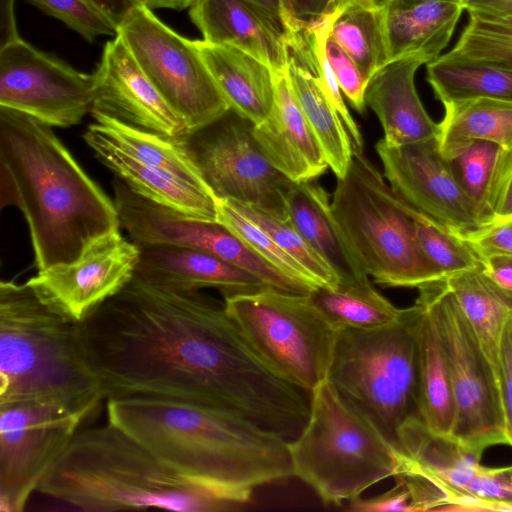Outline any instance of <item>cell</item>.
<instances>
[{
	"label": "cell",
	"mask_w": 512,
	"mask_h": 512,
	"mask_svg": "<svg viewBox=\"0 0 512 512\" xmlns=\"http://www.w3.org/2000/svg\"><path fill=\"white\" fill-rule=\"evenodd\" d=\"M105 399L157 396L195 402L288 441L305 427L310 393L278 375L220 305L134 276L78 323Z\"/></svg>",
	"instance_id": "cell-1"
},
{
	"label": "cell",
	"mask_w": 512,
	"mask_h": 512,
	"mask_svg": "<svg viewBox=\"0 0 512 512\" xmlns=\"http://www.w3.org/2000/svg\"><path fill=\"white\" fill-rule=\"evenodd\" d=\"M106 409L110 424L215 496L245 506L256 487L293 476L288 440L223 410L141 395L109 398Z\"/></svg>",
	"instance_id": "cell-2"
},
{
	"label": "cell",
	"mask_w": 512,
	"mask_h": 512,
	"mask_svg": "<svg viewBox=\"0 0 512 512\" xmlns=\"http://www.w3.org/2000/svg\"><path fill=\"white\" fill-rule=\"evenodd\" d=\"M0 204L23 214L38 270L75 260L120 229L111 199L52 127L0 107Z\"/></svg>",
	"instance_id": "cell-3"
},
{
	"label": "cell",
	"mask_w": 512,
	"mask_h": 512,
	"mask_svg": "<svg viewBox=\"0 0 512 512\" xmlns=\"http://www.w3.org/2000/svg\"><path fill=\"white\" fill-rule=\"evenodd\" d=\"M37 491L83 511L224 512L244 507L188 484L109 422L80 429Z\"/></svg>",
	"instance_id": "cell-4"
},
{
	"label": "cell",
	"mask_w": 512,
	"mask_h": 512,
	"mask_svg": "<svg viewBox=\"0 0 512 512\" xmlns=\"http://www.w3.org/2000/svg\"><path fill=\"white\" fill-rule=\"evenodd\" d=\"M105 399L78 323L26 282L0 283V404L46 403L90 419Z\"/></svg>",
	"instance_id": "cell-5"
},
{
	"label": "cell",
	"mask_w": 512,
	"mask_h": 512,
	"mask_svg": "<svg viewBox=\"0 0 512 512\" xmlns=\"http://www.w3.org/2000/svg\"><path fill=\"white\" fill-rule=\"evenodd\" d=\"M293 476L341 505L395 477L399 451L325 379L310 392L308 421L288 441Z\"/></svg>",
	"instance_id": "cell-6"
},
{
	"label": "cell",
	"mask_w": 512,
	"mask_h": 512,
	"mask_svg": "<svg viewBox=\"0 0 512 512\" xmlns=\"http://www.w3.org/2000/svg\"><path fill=\"white\" fill-rule=\"evenodd\" d=\"M417 313L414 303L386 326L338 330L327 374L336 391L397 450L401 426L411 419H421Z\"/></svg>",
	"instance_id": "cell-7"
},
{
	"label": "cell",
	"mask_w": 512,
	"mask_h": 512,
	"mask_svg": "<svg viewBox=\"0 0 512 512\" xmlns=\"http://www.w3.org/2000/svg\"><path fill=\"white\" fill-rule=\"evenodd\" d=\"M331 208L363 270L385 287L419 288L444 280L426 260L410 206L363 155L337 179Z\"/></svg>",
	"instance_id": "cell-8"
},
{
	"label": "cell",
	"mask_w": 512,
	"mask_h": 512,
	"mask_svg": "<svg viewBox=\"0 0 512 512\" xmlns=\"http://www.w3.org/2000/svg\"><path fill=\"white\" fill-rule=\"evenodd\" d=\"M229 316L283 379L311 392L327 379L338 334L310 294L266 286L224 298Z\"/></svg>",
	"instance_id": "cell-9"
},
{
	"label": "cell",
	"mask_w": 512,
	"mask_h": 512,
	"mask_svg": "<svg viewBox=\"0 0 512 512\" xmlns=\"http://www.w3.org/2000/svg\"><path fill=\"white\" fill-rule=\"evenodd\" d=\"M418 290L447 356L455 406L451 436L480 456L491 446L509 445L499 377L445 280Z\"/></svg>",
	"instance_id": "cell-10"
},
{
	"label": "cell",
	"mask_w": 512,
	"mask_h": 512,
	"mask_svg": "<svg viewBox=\"0 0 512 512\" xmlns=\"http://www.w3.org/2000/svg\"><path fill=\"white\" fill-rule=\"evenodd\" d=\"M117 35L154 87L183 118L189 133L230 108L196 40L172 30L151 8L135 6L118 27Z\"/></svg>",
	"instance_id": "cell-11"
},
{
	"label": "cell",
	"mask_w": 512,
	"mask_h": 512,
	"mask_svg": "<svg viewBox=\"0 0 512 512\" xmlns=\"http://www.w3.org/2000/svg\"><path fill=\"white\" fill-rule=\"evenodd\" d=\"M181 139L216 199L251 204L287 218L286 199L294 182L264 155L249 119L229 108Z\"/></svg>",
	"instance_id": "cell-12"
},
{
	"label": "cell",
	"mask_w": 512,
	"mask_h": 512,
	"mask_svg": "<svg viewBox=\"0 0 512 512\" xmlns=\"http://www.w3.org/2000/svg\"><path fill=\"white\" fill-rule=\"evenodd\" d=\"M84 422L52 404H0L1 512L23 511Z\"/></svg>",
	"instance_id": "cell-13"
},
{
	"label": "cell",
	"mask_w": 512,
	"mask_h": 512,
	"mask_svg": "<svg viewBox=\"0 0 512 512\" xmlns=\"http://www.w3.org/2000/svg\"><path fill=\"white\" fill-rule=\"evenodd\" d=\"M94 75L80 72L21 38L0 47V107L58 128L91 111Z\"/></svg>",
	"instance_id": "cell-14"
},
{
	"label": "cell",
	"mask_w": 512,
	"mask_h": 512,
	"mask_svg": "<svg viewBox=\"0 0 512 512\" xmlns=\"http://www.w3.org/2000/svg\"><path fill=\"white\" fill-rule=\"evenodd\" d=\"M384 177L412 208L464 238L483 227L481 211L457 180L437 138L399 146L376 144Z\"/></svg>",
	"instance_id": "cell-15"
},
{
	"label": "cell",
	"mask_w": 512,
	"mask_h": 512,
	"mask_svg": "<svg viewBox=\"0 0 512 512\" xmlns=\"http://www.w3.org/2000/svg\"><path fill=\"white\" fill-rule=\"evenodd\" d=\"M140 249L119 229L93 240L73 261L50 266L27 283L52 310L81 323L134 277Z\"/></svg>",
	"instance_id": "cell-16"
},
{
	"label": "cell",
	"mask_w": 512,
	"mask_h": 512,
	"mask_svg": "<svg viewBox=\"0 0 512 512\" xmlns=\"http://www.w3.org/2000/svg\"><path fill=\"white\" fill-rule=\"evenodd\" d=\"M93 75L90 112L172 138L189 133L183 118L154 87L118 35L105 44Z\"/></svg>",
	"instance_id": "cell-17"
},
{
	"label": "cell",
	"mask_w": 512,
	"mask_h": 512,
	"mask_svg": "<svg viewBox=\"0 0 512 512\" xmlns=\"http://www.w3.org/2000/svg\"><path fill=\"white\" fill-rule=\"evenodd\" d=\"M254 135L267 159L293 182L315 180L329 168L287 70L274 73L273 106L254 124Z\"/></svg>",
	"instance_id": "cell-18"
},
{
	"label": "cell",
	"mask_w": 512,
	"mask_h": 512,
	"mask_svg": "<svg viewBox=\"0 0 512 512\" xmlns=\"http://www.w3.org/2000/svg\"><path fill=\"white\" fill-rule=\"evenodd\" d=\"M398 450L397 475L414 476L432 484L445 498L444 510H461L467 487L482 467V456L451 435L434 433L419 418L399 429Z\"/></svg>",
	"instance_id": "cell-19"
},
{
	"label": "cell",
	"mask_w": 512,
	"mask_h": 512,
	"mask_svg": "<svg viewBox=\"0 0 512 512\" xmlns=\"http://www.w3.org/2000/svg\"><path fill=\"white\" fill-rule=\"evenodd\" d=\"M138 246L134 276L154 285L179 291L214 288L224 298L266 287L254 275L206 251L162 244Z\"/></svg>",
	"instance_id": "cell-20"
},
{
	"label": "cell",
	"mask_w": 512,
	"mask_h": 512,
	"mask_svg": "<svg viewBox=\"0 0 512 512\" xmlns=\"http://www.w3.org/2000/svg\"><path fill=\"white\" fill-rule=\"evenodd\" d=\"M189 15L203 40L235 47L278 73L287 70L290 48L284 33L246 0H195Z\"/></svg>",
	"instance_id": "cell-21"
},
{
	"label": "cell",
	"mask_w": 512,
	"mask_h": 512,
	"mask_svg": "<svg viewBox=\"0 0 512 512\" xmlns=\"http://www.w3.org/2000/svg\"><path fill=\"white\" fill-rule=\"evenodd\" d=\"M418 57L388 62L368 81L365 103L378 117L383 141L391 146L405 145L438 134V124L425 110L415 88L417 69L424 64Z\"/></svg>",
	"instance_id": "cell-22"
},
{
	"label": "cell",
	"mask_w": 512,
	"mask_h": 512,
	"mask_svg": "<svg viewBox=\"0 0 512 512\" xmlns=\"http://www.w3.org/2000/svg\"><path fill=\"white\" fill-rule=\"evenodd\" d=\"M458 0H390L383 10L388 60L430 63L448 45L463 11Z\"/></svg>",
	"instance_id": "cell-23"
},
{
	"label": "cell",
	"mask_w": 512,
	"mask_h": 512,
	"mask_svg": "<svg viewBox=\"0 0 512 512\" xmlns=\"http://www.w3.org/2000/svg\"><path fill=\"white\" fill-rule=\"evenodd\" d=\"M83 139L103 165L143 197L189 216L217 220L216 198L209 191L136 160L89 126Z\"/></svg>",
	"instance_id": "cell-24"
},
{
	"label": "cell",
	"mask_w": 512,
	"mask_h": 512,
	"mask_svg": "<svg viewBox=\"0 0 512 512\" xmlns=\"http://www.w3.org/2000/svg\"><path fill=\"white\" fill-rule=\"evenodd\" d=\"M286 212L287 219L336 272L339 282L369 280L333 214L329 194L316 179L294 182Z\"/></svg>",
	"instance_id": "cell-25"
},
{
	"label": "cell",
	"mask_w": 512,
	"mask_h": 512,
	"mask_svg": "<svg viewBox=\"0 0 512 512\" xmlns=\"http://www.w3.org/2000/svg\"><path fill=\"white\" fill-rule=\"evenodd\" d=\"M215 83L230 108L254 124L262 122L274 102V74L253 56L229 45L196 40Z\"/></svg>",
	"instance_id": "cell-26"
},
{
	"label": "cell",
	"mask_w": 512,
	"mask_h": 512,
	"mask_svg": "<svg viewBox=\"0 0 512 512\" xmlns=\"http://www.w3.org/2000/svg\"><path fill=\"white\" fill-rule=\"evenodd\" d=\"M415 303L421 419L434 433L451 435L455 406L446 352L431 310L418 298Z\"/></svg>",
	"instance_id": "cell-27"
},
{
	"label": "cell",
	"mask_w": 512,
	"mask_h": 512,
	"mask_svg": "<svg viewBox=\"0 0 512 512\" xmlns=\"http://www.w3.org/2000/svg\"><path fill=\"white\" fill-rule=\"evenodd\" d=\"M500 380L501 341L512 316V292L497 285L482 264L445 279Z\"/></svg>",
	"instance_id": "cell-28"
},
{
	"label": "cell",
	"mask_w": 512,
	"mask_h": 512,
	"mask_svg": "<svg viewBox=\"0 0 512 512\" xmlns=\"http://www.w3.org/2000/svg\"><path fill=\"white\" fill-rule=\"evenodd\" d=\"M91 113L96 122L89 127L108 143L148 166L210 192L181 138L147 131L103 113Z\"/></svg>",
	"instance_id": "cell-29"
},
{
	"label": "cell",
	"mask_w": 512,
	"mask_h": 512,
	"mask_svg": "<svg viewBox=\"0 0 512 512\" xmlns=\"http://www.w3.org/2000/svg\"><path fill=\"white\" fill-rule=\"evenodd\" d=\"M444 109L436 138L446 159L473 141H491L501 148L512 142L510 102L476 98L445 104Z\"/></svg>",
	"instance_id": "cell-30"
},
{
	"label": "cell",
	"mask_w": 512,
	"mask_h": 512,
	"mask_svg": "<svg viewBox=\"0 0 512 512\" xmlns=\"http://www.w3.org/2000/svg\"><path fill=\"white\" fill-rule=\"evenodd\" d=\"M287 72L294 93L329 167L337 179L343 178L354 152L345 126L327 99L317 76L292 54Z\"/></svg>",
	"instance_id": "cell-31"
},
{
	"label": "cell",
	"mask_w": 512,
	"mask_h": 512,
	"mask_svg": "<svg viewBox=\"0 0 512 512\" xmlns=\"http://www.w3.org/2000/svg\"><path fill=\"white\" fill-rule=\"evenodd\" d=\"M427 81L443 105L476 98L512 103V70L440 55L427 64Z\"/></svg>",
	"instance_id": "cell-32"
},
{
	"label": "cell",
	"mask_w": 512,
	"mask_h": 512,
	"mask_svg": "<svg viewBox=\"0 0 512 512\" xmlns=\"http://www.w3.org/2000/svg\"><path fill=\"white\" fill-rule=\"evenodd\" d=\"M310 296L338 330L380 328L397 320L403 310L384 297L370 279L339 282L334 288L318 287Z\"/></svg>",
	"instance_id": "cell-33"
},
{
	"label": "cell",
	"mask_w": 512,
	"mask_h": 512,
	"mask_svg": "<svg viewBox=\"0 0 512 512\" xmlns=\"http://www.w3.org/2000/svg\"><path fill=\"white\" fill-rule=\"evenodd\" d=\"M329 38L341 47L370 79L388 60L383 11L343 9Z\"/></svg>",
	"instance_id": "cell-34"
},
{
	"label": "cell",
	"mask_w": 512,
	"mask_h": 512,
	"mask_svg": "<svg viewBox=\"0 0 512 512\" xmlns=\"http://www.w3.org/2000/svg\"><path fill=\"white\" fill-rule=\"evenodd\" d=\"M342 10L338 6L332 13L309 23L303 32L304 46L291 54L317 76L327 99L338 113L348 132L354 152L363 153L362 134L344 102L342 91L326 52V42L331 26Z\"/></svg>",
	"instance_id": "cell-35"
},
{
	"label": "cell",
	"mask_w": 512,
	"mask_h": 512,
	"mask_svg": "<svg viewBox=\"0 0 512 512\" xmlns=\"http://www.w3.org/2000/svg\"><path fill=\"white\" fill-rule=\"evenodd\" d=\"M228 201L236 210L258 225L276 244L301 264L320 287L334 288L339 284L340 280L336 272L307 243L287 218L275 216L251 204L234 200Z\"/></svg>",
	"instance_id": "cell-36"
},
{
	"label": "cell",
	"mask_w": 512,
	"mask_h": 512,
	"mask_svg": "<svg viewBox=\"0 0 512 512\" xmlns=\"http://www.w3.org/2000/svg\"><path fill=\"white\" fill-rule=\"evenodd\" d=\"M410 212L419 248L444 280L482 264L479 255L463 238L446 230L411 206Z\"/></svg>",
	"instance_id": "cell-37"
},
{
	"label": "cell",
	"mask_w": 512,
	"mask_h": 512,
	"mask_svg": "<svg viewBox=\"0 0 512 512\" xmlns=\"http://www.w3.org/2000/svg\"><path fill=\"white\" fill-rule=\"evenodd\" d=\"M216 202L217 221L239 236L257 254L291 278L314 289L320 287L301 264L276 244L258 225L236 210L228 200L216 199Z\"/></svg>",
	"instance_id": "cell-38"
},
{
	"label": "cell",
	"mask_w": 512,
	"mask_h": 512,
	"mask_svg": "<svg viewBox=\"0 0 512 512\" xmlns=\"http://www.w3.org/2000/svg\"><path fill=\"white\" fill-rule=\"evenodd\" d=\"M442 56L512 70V31L490 26L469 16L458 42Z\"/></svg>",
	"instance_id": "cell-39"
},
{
	"label": "cell",
	"mask_w": 512,
	"mask_h": 512,
	"mask_svg": "<svg viewBox=\"0 0 512 512\" xmlns=\"http://www.w3.org/2000/svg\"><path fill=\"white\" fill-rule=\"evenodd\" d=\"M500 149L494 142L477 140L448 158L460 185L480 209L482 220L487 189Z\"/></svg>",
	"instance_id": "cell-40"
},
{
	"label": "cell",
	"mask_w": 512,
	"mask_h": 512,
	"mask_svg": "<svg viewBox=\"0 0 512 512\" xmlns=\"http://www.w3.org/2000/svg\"><path fill=\"white\" fill-rule=\"evenodd\" d=\"M92 42L99 36H116V27L84 0H26Z\"/></svg>",
	"instance_id": "cell-41"
},
{
	"label": "cell",
	"mask_w": 512,
	"mask_h": 512,
	"mask_svg": "<svg viewBox=\"0 0 512 512\" xmlns=\"http://www.w3.org/2000/svg\"><path fill=\"white\" fill-rule=\"evenodd\" d=\"M461 510L512 511V487L504 467H482L470 481Z\"/></svg>",
	"instance_id": "cell-42"
},
{
	"label": "cell",
	"mask_w": 512,
	"mask_h": 512,
	"mask_svg": "<svg viewBox=\"0 0 512 512\" xmlns=\"http://www.w3.org/2000/svg\"><path fill=\"white\" fill-rule=\"evenodd\" d=\"M508 220H512V142L498 154L486 193L483 227Z\"/></svg>",
	"instance_id": "cell-43"
},
{
	"label": "cell",
	"mask_w": 512,
	"mask_h": 512,
	"mask_svg": "<svg viewBox=\"0 0 512 512\" xmlns=\"http://www.w3.org/2000/svg\"><path fill=\"white\" fill-rule=\"evenodd\" d=\"M327 57L339 87L350 104L359 113L365 111V91L369 79L355 61L329 37L326 42Z\"/></svg>",
	"instance_id": "cell-44"
},
{
	"label": "cell",
	"mask_w": 512,
	"mask_h": 512,
	"mask_svg": "<svg viewBox=\"0 0 512 512\" xmlns=\"http://www.w3.org/2000/svg\"><path fill=\"white\" fill-rule=\"evenodd\" d=\"M397 483L393 488L377 496H361L348 502L347 510L353 512H415L410 490L404 480L395 477Z\"/></svg>",
	"instance_id": "cell-45"
},
{
	"label": "cell",
	"mask_w": 512,
	"mask_h": 512,
	"mask_svg": "<svg viewBox=\"0 0 512 512\" xmlns=\"http://www.w3.org/2000/svg\"><path fill=\"white\" fill-rule=\"evenodd\" d=\"M482 259L512 255V220L483 227L463 238Z\"/></svg>",
	"instance_id": "cell-46"
},
{
	"label": "cell",
	"mask_w": 512,
	"mask_h": 512,
	"mask_svg": "<svg viewBox=\"0 0 512 512\" xmlns=\"http://www.w3.org/2000/svg\"><path fill=\"white\" fill-rule=\"evenodd\" d=\"M500 389L506 433L512 446V316L505 326L501 341Z\"/></svg>",
	"instance_id": "cell-47"
},
{
	"label": "cell",
	"mask_w": 512,
	"mask_h": 512,
	"mask_svg": "<svg viewBox=\"0 0 512 512\" xmlns=\"http://www.w3.org/2000/svg\"><path fill=\"white\" fill-rule=\"evenodd\" d=\"M267 15L284 33L289 48L294 49L302 42L307 26L296 22L286 10L283 0H246Z\"/></svg>",
	"instance_id": "cell-48"
},
{
	"label": "cell",
	"mask_w": 512,
	"mask_h": 512,
	"mask_svg": "<svg viewBox=\"0 0 512 512\" xmlns=\"http://www.w3.org/2000/svg\"><path fill=\"white\" fill-rule=\"evenodd\" d=\"M290 16L306 26L335 11L340 0H283Z\"/></svg>",
	"instance_id": "cell-49"
},
{
	"label": "cell",
	"mask_w": 512,
	"mask_h": 512,
	"mask_svg": "<svg viewBox=\"0 0 512 512\" xmlns=\"http://www.w3.org/2000/svg\"><path fill=\"white\" fill-rule=\"evenodd\" d=\"M481 260L485 273L501 288L512 292V255H491Z\"/></svg>",
	"instance_id": "cell-50"
},
{
	"label": "cell",
	"mask_w": 512,
	"mask_h": 512,
	"mask_svg": "<svg viewBox=\"0 0 512 512\" xmlns=\"http://www.w3.org/2000/svg\"><path fill=\"white\" fill-rule=\"evenodd\" d=\"M90 6L104 15L118 29L130 11L137 5L143 4L141 0H84Z\"/></svg>",
	"instance_id": "cell-51"
},
{
	"label": "cell",
	"mask_w": 512,
	"mask_h": 512,
	"mask_svg": "<svg viewBox=\"0 0 512 512\" xmlns=\"http://www.w3.org/2000/svg\"><path fill=\"white\" fill-rule=\"evenodd\" d=\"M16 0H0V47L20 38L15 17Z\"/></svg>",
	"instance_id": "cell-52"
},
{
	"label": "cell",
	"mask_w": 512,
	"mask_h": 512,
	"mask_svg": "<svg viewBox=\"0 0 512 512\" xmlns=\"http://www.w3.org/2000/svg\"><path fill=\"white\" fill-rule=\"evenodd\" d=\"M467 12L504 14L512 12V0H458Z\"/></svg>",
	"instance_id": "cell-53"
},
{
	"label": "cell",
	"mask_w": 512,
	"mask_h": 512,
	"mask_svg": "<svg viewBox=\"0 0 512 512\" xmlns=\"http://www.w3.org/2000/svg\"><path fill=\"white\" fill-rule=\"evenodd\" d=\"M469 16L474 17L490 26L512 31V12L504 14H482L476 12H468Z\"/></svg>",
	"instance_id": "cell-54"
},
{
	"label": "cell",
	"mask_w": 512,
	"mask_h": 512,
	"mask_svg": "<svg viewBox=\"0 0 512 512\" xmlns=\"http://www.w3.org/2000/svg\"><path fill=\"white\" fill-rule=\"evenodd\" d=\"M390 0H340L342 9H359L367 11H383Z\"/></svg>",
	"instance_id": "cell-55"
},
{
	"label": "cell",
	"mask_w": 512,
	"mask_h": 512,
	"mask_svg": "<svg viewBox=\"0 0 512 512\" xmlns=\"http://www.w3.org/2000/svg\"><path fill=\"white\" fill-rule=\"evenodd\" d=\"M141 2L151 9L182 10L189 8L195 0H141Z\"/></svg>",
	"instance_id": "cell-56"
},
{
	"label": "cell",
	"mask_w": 512,
	"mask_h": 512,
	"mask_svg": "<svg viewBox=\"0 0 512 512\" xmlns=\"http://www.w3.org/2000/svg\"><path fill=\"white\" fill-rule=\"evenodd\" d=\"M504 470H505L507 480L512 487V466L504 467Z\"/></svg>",
	"instance_id": "cell-57"
}]
</instances>
